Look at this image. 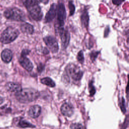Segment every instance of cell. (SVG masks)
<instances>
[{
	"mask_svg": "<svg viewBox=\"0 0 129 129\" xmlns=\"http://www.w3.org/2000/svg\"><path fill=\"white\" fill-rule=\"evenodd\" d=\"M39 96V92L33 89H22L19 92L15 93L16 99L21 103H27L36 100Z\"/></svg>",
	"mask_w": 129,
	"mask_h": 129,
	"instance_id": "obj_1",
	"label": "cell"
},
{
	"mask_svg": "<svg viewBox=\"0 0 129 129\" xmlns=\"http://www.w3.org/2000/svg\"><path fill=\"white\" fill-rule=\"evenodd\" d=\"M19 31L15 27L9 26L2 33L0 40L3 44H6L14 41L19 36Z\"/></svg>",
	"mask_w": 129,
	"mask_h": 129,
	"instance_id": "obj_2",
	"label": "cell"
},
{
	"mask_svg": "<svg viewBox=\"0 0 129 129\" xmlns=\"http://www.w3.org/2000/svg\"><path fill=\"white\" fill-rule=\"evenodd\" d=\"M4 15L6 18L13 21L23 22L25 20V15L23 11L17 8H9L5 10Z\"/></svg>",
	"mask_w": 129,
	"mask_h": 129,
	"instance_id": "obj_3",
	"label": "cell"
},
{
	"mask_svg": "<svg viewBox=\"0 0 129 129\" xmlns=\"http://www.w3.org/2000/svg\"><path fill=\"white\" fill-rule=\"evenodd\" d=\"M66 10L64 5L59 3L56 8V23L55 25V31L57 30L63 28L64 20L66 18Z\"/></svg>",
	"mask_w": 129,
	"mask_h": 129,
	"instance_id": "obj_4",
	"label": "cell"
},
{
	"mask_svg": "<svg viewBox=\"0 0 129 129\" xmlns=\"http://www.w3.org/2000/svg\"><path fill=\"white\" fill-rule=\"evenodd\" d=\"M66 75L69 79L71 77L74 81H79L81 79L83 72L74 63H70L66 68Z\"/></svg>",
	"mask_w": 129,
	"mask_h": 129,
	"instance_id": "obj_5",
	"label": "cell"
},
{
	"mask_svg": "<svg viewBox=\"0 0 129 129\" xmlns=\"http://www.w3.org/2000/svg\"><path fill=\"white\" fill-rule=\"evenodd\" d=\"M27 9L33 20L39 21L42 19L43 17V13L41 8L38 5V3L35 1H34L33 3L27 8Z\"/></svg>",
	"mask_w": 129,
	"mask_h": 129,
	"instance_id": "obj_6",
	"label": "cell"
},
{
	"mask_svg": "<svg viewBox=\"0 0 129 129\" xmlns=\"http://www.w3.org/2000/svg\"><path fill=\"white\" fill-rule=\"evenodd\" d=\"M43 41L52 53H56L58 51V45L54 37L52 36H47L43 38Z\"/></svg>",
	"mask_w": 129,
	"mask_h": 129,
	"instance_id": "obj_7",
	"label": "cell"
},
{
	"mask_svg": "<svg viewBox=\"0 0 129 129\" xmlns=\"http://www.w3.org/2000/svg\"><path fill=\"white\" fill-rule=\"evenodd\" d=\"M56 33H58L60 37L62 47L63 49L66 48L69 44L70 40V34L69 31L63 28L58 30Z\"/></svg>",
	"mask_w": 129,
	"mask_h": 129,
	"instance_id": "obj_8",
	"label": "cell"
},
{
	"mask_svg": "<svg viewBox=\"0 0 129 129\" xmlns=\"http://www.w3.org/2000/svg\"><path fill=\"white\" fill-rule=\"evenodd\" d=\"M19 61L21 66L26 71L30 72L32 70L33 65L31 60L26 56V55L21 54Z\"/></svg>",
	"mask_w": 129,
	"mask_h": 129,
	"instance_id": "obj_9",
	"label": "cell"
},
{
	"mask_svg": "<svg viewBox=\"0 0 129 129\" xmlns=\"http://www.w3.org/2000/svg\"><path fill=\"white\" fill-rule=\"evenodd\" d=\"M56 8L57 5L55 3H53L51 5L49 10L45 16V23L50 22L55 18L56 15Z\"/></svg>",
	"mask_w": 129,
	"mask_h": 129,
	"instance_id": "obj_10",
	"label": "cell"
},
{
	"mask_svg": "<svg viewBox=\"0 0 129 129\" xmlns=\"http://www.w3.org/2000/svg\"><path fill=\"white\" fill-rule=\"evenodd\" d=\"M61 113L65 116L70 117L74 113V108L72 105L68 103H65L62 105L60 108Z\"/></svg>",
	"mask_w": 129,
	"mask_h": 129,
	"instance_id": "obj_11",
	"label": "cell"
},
{
	"mask_svg": "<svg viewBox=\"0 0 129 129\" xmlns=\"http://www.w3.org/2000/svg\"><path fill=\"white\" fill-rule=\"evenodd\" d=\"M6 89L8 91L11 92L17 93L22 90L21 86L16 83L9 82L6 85Z\"/></svg>",
	"mask_w": 129,
	"mask_h": 129,
	"instance_id": "obj_12",
	"label": "cell"
},
{
	"mask_svg": "<svg viewBox=\"0 0 129 129\" xmlns=\"http://www.w3.org/2000/svg\"><path fill=\"white\" fill-rule=\"evenodd\" d=\"M13 57V53L9 49H5L1 53L2 60L5 63L10 62Z\"/></svg>",
	"mask_w": 129,
	"mask_h": 129,
	"instance_id": "obj_13",
	"label": "cell"
},
{
	"mask_svg": "<svg viewBox=\"0 0 129 129\" xmlns=\"http://www.w3.org/2000/svg\"><path fill=\"white\" fill-rule=\"evenodd\" d=\"M41 112V107L39 105H35L31 106L28 111L29 115L32 118H36L39 116Z\"/></svg>",
	"mask_w": 129,
	"mask_h": 129,
	"instance_id": "obj_14",
	"label": "cell"
},
{
	"mask_svg": "<svg viewBox=\"0 0 129 129\" xmlns=\"http://www.w3.org/2000/svg\"><path fill=\"white\" fill-rule=\"evenodd\" d=\"M89 16L88 11L86 9H84L81 15V22L82 25L85 28H87L89 24Z\"/></svg>",
	"mask_w": 129,
	"mask_h": 129,
	"instance_id": "obj_15",
	"label": "cell"
},
{
	"mask_svg": "<svg viewBox=\"0 0 129 129\" xmlns=\"http://www.w3.org/2000/svg\"><path fill=\"white\" fill-rule=\"evenodd\" d=\"M21 30L24 33L32 34L34 32L33 26L29 23H23L21 25Z\"/></svg>",
	"mask_w": 129,
	"mask_h": 129,
	"instance_id": "obj_16",
	"label": "cell"
},
{
	"mask_svg": "<svg viewBox=\"0 0 129 129\" xmlns=\"http://www.w3.org/2000/svg\"><path fill=\"white\" fill-rule=\"evenodd\" d=\"M42 84L45 85L50 87H54L55 86L54 82L49 77H45L40 80Z\"/></svg>",
	"mask_w": 129,
	"mask_h": 129,
	"instance_id": "obj_17",
	"label": "cell"
},
{
	"mask_svg": "<svg viewBox=\"0 0 129 129\" xmlns=\"http://www.w3.org/2000/svg\"><path fill=\"white\" fill-rule=\"evenodd\" d=\"M18 125L22 127V128H25V127H35L33 124L30 123V122L27 121L25 120H20Z\"/></svg>",
	"mask_w": 129,
	"mask_h": 129,
	"instance_id": "obj_18",
	"label": "cell"
},
{
	"mask_svg": "<svg viewBox=\"0 0 129 129\" xmlns=\"http://www.w3.org/2000/svg\"><path fill=\"white\" fill-rule=\"evenodd\" d=\"M68 6L70 10V16H72L74 15L75 11V7L73 3V2L72 1H69Z\"/></svg>",
	"mask_w": 129,
	"mask_h": 129,
	"instance_id": "obj_19",
	"label": "cell"
},
{
	"mask_svg": "<svg viewBox=\"0 0 129 129\" xmlns=\"http://www.w3.org/2000/svg\"><path fill=\"white\" fill-rule=\"evenodd\" d=\"M77 58V60H78V61H79L81 63H82V64L83 63V62L84 61V56L83 51L82 50H80L78 53Z\"/></svg>",
	"mask_w": 129,
	"mask_h": 129,
	"instance_id": "obj_20",
	"label": "cell"
},
{
	"mask_svg": "<svg viewBox=\"0 0 129 129\" xmlns=\"http://www.w3.org/2000/svg\"><path fill=\"white\" fill-rule=\"evenodd\" d=\"M70 129H86V128L82 124L79 123H75L71 124Z\"/></svg>",
	"mask_w": 129,
	"mask_h": 129,
	"instance_id": "obj_21",
	"label": "cell"
},
{
	"mask_svg": "<svg viewBox=\"0 0 129 129\" xmlns=\"http://www.w3.org/2000/svg\"><path fill=\"white\" fill-rule=\"evenodd\" d=\"M99 51H92L90 54V56L91 58V59L92 61H94L96 58H97V56L98 55V54L99 53Z\"/></svg>",
	"mask_w": 129,
	"mask_h": 129,
	"instance_id": "obj_22",
	"label": "cell"
},
{
	"mask_svg": "<svg viewBox=\"0 0 129 129\" xmlns=\"http://www.w3.org/2000/svg\"><path fill=\"white\" fill-rule=\"evenodd\" d=\"M21 1L26 8L30 7L34 2V0H21Z\"/></svg>",
	"mask_w": 129,
	"mask_h": 129,
	"instance_id": "obj_23",
	"label": "cell"
},
{
	"mask_svg": "<svg viewBox=\"0 0 129 129\" xmlns=\"http://www.w3.org/2000/svg\"><path fill=\"white\" fill-rule=\"evenodd\" d=\"M120 109L121 110V111H122V112L124 113L126 111V109H125V102H124V99L123 98H122V100L120 102Z\"/></svg>",
	"mask_w": 129,
	"mask_h": 129,
	"instance_id": "obj_24",
	"label": "cell"
},
{
	"mask_svg": "<svg viewBox=\"0 0 129 129\" xmlns=\"http://www.w3.org/2000/svg\"><path fill=\"white\" fill-rule=\"evenodd\" d=\"M89 86H90V88L91 89H90V94L91 95H94V94L95 93V88H94L93 86L92 85V83H90L89 84Z\"/></svg>",
	"mask_w": 129,
	"mask_h": 129,
	"instance_id": "obj_25",
	"label": "cell"
},
{
	"mask_svg": "<svg viewBox=\"0 0 129 129\" xmlns=\"http://www.w3.org/2000/svg\"><path fill=\"white\" fill-rule=\"evenodd\" d=\"M124 0H112V3L115 5H119L121 4Z\"/></svg>",
	"mask_w": 129,
	"mask_h": 129,
	"instance_id": "obj_26",
	"label": "cell"
},
{
	"mask_svg": "<svg viewBox=\"0 0 129 129\" xmlns=\"http://www.w3.org/2000/svg\"><path fill=\"white\" fill-rule=\"evenodd\" d=\"M30 52V51L28 49H23L22 51V52H21V54L22 55H27Z\"/></svg>",
	"mask_w": 129,
	"mask_h": 129,
	"instance_id": "obj_27",
	"label": "cell"
},
{
	"mask_svg": "<svg viewBox=\"0 0 129 129\" xmlns=\"http://www.w3.org/2000/svg\"><path fill=\"white\" fill-rule=\"evenodd\" d=\"M109 32V28L108 27H107L106 29H105L104 31V37H107V35L108 34Z\"/></svg>",
	"mask_w": 129,
	"mask_h": 129,
	"instance_id": "obj_28",
	"label": "cell"
},
{
	"mask_svg": "<svg viewBox=\"0 0 129 129\" xmlns=\"http://www.w3.org/2000/svg\"><path fill=\"white\" fill-rule=\"evenodd\" d=\"M37 69H38V70L39 72H41L43 71V69H44V66H42L41 64H40V66H38Z\"/></svg>",
	"mask_w": 129,
	"mask_h": 129,
	"instance_id": "obj_29",
	"label": "cell"
},
{
	"mask_svg": "<svg viewBox=\"0 0 129 129\" xmlns=\"http://www.w3.org/2000/svg\"><path fill=\"white\" fill-rule=\"evenodd\" d=\"M36 2H37L38 1L41 2V3H42L43 4H46L48 3L49 0H35ZM38 3V2H37Z\"/></svg>",
	"mask_w": 129,
	"mask_h": 129,
	"instance_id": "obj_30",
	"label": "cell"
},
{
	"mask_svg": "<svg viewBox=\"0 0 129 129\" xmlns=\"http://www.w3.org/2000/svg\"><path fill=\"white\" fill-rule=\"evenodd\" d=\"M43 52L44 54H47V53H49V51H48V50L46 48H44V50L43 51Z\"/></svg>",
	"mask_w": 129,
	"mask_h": 129,
	"instance_id": "obj_31",
	"label": "cell"
},
{
	"mask_svg": "<svg viewBox=\"0 0 129 129\" xmlns=\"http://www.w3.org/2000/svg\"><path fill=\"white\" fill-rule=\"evenodd\" d=\"M3 102H4V99L1 96H0V104H2Z\"/></svg>",
	"mask_w": 129,
	"mask_h": 129,
	"instance_id": "obj_32",
	"label": "cell"
}]
</instances>
